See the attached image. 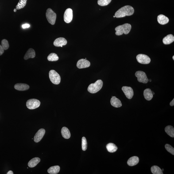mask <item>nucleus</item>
Instances as JSON below:
<instances>
[{
    "mask_svg": "<svg viewBox=\"0 0 174 174\" xmlns=\"http://www.w3.org/2000/svg\"><path fill=\"white\" fill-rule=\"evenodd\" d=\"M134 13V9L130 6H125L119 9L115 13V16L117 18H121L125 16H130Z\"/></svg>",
    "mask_w": 174,
    "mask_h": 174,
    "instance_id": "1",
    "label": "nucleus"
},
{
    "mask_svg": "<svg viewBox=\"0 0 174 174\" xmlns=\"http://www.w3.org/2000/svg\"><path fill=\"white\" fill-rule=\"evenodd\" d=\"M131 28V25L129 24L126 23L120 25L115 28V34L117 36L121 35L124 33L127 34L130 32Z\"/></svg>",
    "mask_w": 174,
    "mask_h": 174,
    "instance_id": "2",
    "label": "nucleus"
},
{
    "mask_svg": "<svg viewBox=\"0 0 174 174\" xmlns=\"http://www.w3.org/2000/svg\"><path fill=\"white\" fill-rule=\"evenodd\" d=\"M103 82L101 80H98L95 83H91L89 85L87 90L91 93L94 94L99 91L102 88Z\"/></svg>",
    "mask_w": 174,
    "mask_h": 174,
    "instance_id": "3",
    "label": "nucleus"
},
{
    "mask_svg": "<svg viewBox=\"0 0 174 174\" xmlns=\"http://www.w3.org/2000/svg\"><path fill=\"white\" fill-rule=\"evenodd\" d=\"M49 78L51 82L55 85H59L61 81L60 75L54 70H51L49 72Z\"/></svg>",
    "mask_w": 174,
    "mask_h": 174,
    "instance_id": "4",
    "label": "nucleus"
},
{
    "mask_svg": "<svg viewBox=\"0 0 174 174\" xmlns=\"http://www.w3.org/2000/svg\"><path fill=\"white\" fill-rule=\"evenodd\" d=\"M46 16L48 22L51 25H54L56 22V15L52 9L49 8L47 9L46 13Z\"/></svg>",
    "mask_w": 174,
    "mask_h": 174,
    "instance_id": "5",
    "label": "nucleus"
},
{
    "mask_svg": "<svg viewBox=\"0 0 174 174\" xmlns=\"http://www.w3.org/2000/svg\"><path fill=\"white\" fill-rule=\"evenodd\" d=\"M40 102L38 100L32 99L29 100L26 102V106L28 109H34L40 106Z\"/></svg>",
    "mask_w": 174,
    "mask_h": 174,
    "instance_id": "6",
    "label": "nucleus"
},
{
    "mask_svg": "<svg viewBox=\"0 0 174 174\" xmlns=\"http://www.w3.org/2000/svg\"><path fill=\"white\" fill-rule=\"evenodd\" d=\"M135 76L137 78L138 81L144 83H148L149 80L145 72L142 71H137L135 73Z\"/></svg>",
    "mask_w": 174,
    "mask_h": 174,
    "instance_id": "7",
    "label": "nucleus"
},
{
    "mask_svg": "<svg viewBox=\"0 0 174 174\" xmlns=\"http://www.w3.org/2000/svg\"><path fill=\"white\" fill-rule=\"evenodd\" d=\"M137 59L139 63L143 64H149L151 62V59L149 56L143 54L137 55Z\"/></svg>",
    "mask_w": 174,
    "mask_h": 174,
    "instance_id": "8",
    "label": "nucleus"
},
{
    "mask_svg": "<svg viewBox=\"0 0 174 174\" xmlns=\"http://www.w3.org/2000/svg\"><path fill=\"white\" fill-rule=\"evenodd\" d=\"M73 10L72 9L68 8L66 9L65 12L64 18V21L67 23H70L73 19Z\"/></svg>",
    "mask_w": 174,
    "mask_h": 174,
    "instance_id": "9",
    "label": "nucleus"
},
{
    "mask_svg": "<svg viewBox=\"0 0 174 174\" xmlns=\"http://www.w3.org/2000/svg\"><path fill=\"white\" fill-rule=\"evenodd\" d=\"M122 89L126 98L129 99H132L134 94L133 89L130 87L126 86L123 87Z\"/></svg>",
    "mask_w": 174,
    "mask_h": 174,
    "instance_id": "10",
    "label": "nucleus"
},
{
    "mask_svg": "<svg viewBox=\"0 0 174 174\" xmlns=\"http://www.w3.org/2000/svg\"><path fill=\"white\" fill-rule=\"evenodd\" d=\"M90 66V62L87 59H81L78 61L76 64L77 67L79 69L87 68Z\"/></svg>",
    "mask_w": 174,
    "mask_h": 174,
    "instance_id": "11",
    "label": "nucleus"
},
{
    "mask_svg": "<svg viewBox=\"0 0 174 174\" xmlns=\"http://www.w3.org/2000/svg\"><path fill=\"white\" fill-rule=\"evenodd\" d=\"M45 133V130L44 129H40L36 133L34 137L35 142L38 143L41 141Z\"/></svg>",
    "mask_w": 174,
    "mask_h": 174,
    "instance_id": "12",
    "label": "nucleus"
},
{
    "mask_svg": "<svg viewBox=\"0 0 174 174\" xmlns=\"http://www.w3.org/2000/svg\"><path fill=\"white\" fill-rule=\"evenodd\" d=\"M67 43V41L66 39L63 37H59L56 39L54 41L53 44L55 46L62 47Z\"/></svg>",
    "mask_w": 174,
    "mask_h": 174,
    "instance_id": "13",
    "label": "nucleus"
},
{
    "mask_svg": "<svg viewBox=\"0 0 174 174\" xmlns=\"http://www.w3.org/2000/svg\"><path fill=\"white\" fill-rule=\"evenodd\" d=\"M111 104L112 106L116 108H118L122 106V104L120 100L115 96L112 97L110 100Z\"/></svg>",
    "mask_w": 174,
    "mask_h": 174,
    "instance_id": "14",
    "label": "nucleus"
},
{
    "mask_svg": "<svg viewBox=\"0 0 174 174\" xmlns=\"http://www.w3.org/2000/svg\"><path fill=\"white\" fill-rule=\"evenodd\" d=\"M15 88L18 91H24L28 89L29 88V86L25 83H17L14 86Z\"/></svg>",
    "mask_w": 174,
    "mask_h": 174,
    "instance_id": "15",
    "label": "nucleus"
},
{
    "mask_svg": "<svg viewBox=\"0 0 174 174\" xmlns=\"http://www.w3.org/2000/svg\"><path fill=\"white\" fill-rule=\"evenodd\" d=\"M157 21L159 23L164 25L168 23L169 21V19L166 16L161 14L158 16Z\"/></svg>",
    "mask_w": 174,
    "mask_h": 174,
    "instance_id": "16",
    "label": "nucleus"
},
{
    "mask_svg": "<svg viewBox=\"0 0 174 174\" xmlns=\"http://www.w3.org/2000/svg\"><path fill=\"white\" fill-rule=\"evenodd\" d=\"M139 160L137 156H134L131 157L128 160L127 163L128 165L130 166H132L137 165L138 164Z\"/></svg>",
    "mask_w": 174,
    "mask_h": 174,
    "instance_id": "17",
    "label": "nucleus"
},
{
    "mask_svg": "<svg viewBox=\"0 0 174 174\" xmlns=\"http://www.w3.org/2000/svg\"><path fill=\"white\" fill-rule=\"evenodd\" d=\"M35 56V52L34 50L31 48H29L24 56V59L25 60H27L30 58H34Z\"/></svg>",
    "mask_w": 174,
    "mask_h": 174,
    "instance_id": "18",
    "label": "nucleus"
},
{
    "mask_svg": "<svg viewBox=\"0 0 174 174\" xmlns=\"http://www.w3.org/2000/svg\"><path fill=\"white\" fill-rule=\"evenodd\" d=\"M144 95L145 99L148 101L151 100L153 97L152 92L151 90L149 88L146 89L144 90Z\"/></svg>",
    "mask_w": 174,
    "mask_h": 174,
    "instance_id": "19",
    "label": "nucleus"
},
{
    "mask_svg": "<svg viewBox=\"0 0 174 174\" xmlns=\"http://www.w3.org/2000/svg\"><path fill=\"white\" fill-rule=\"evenodd\" d=\"M163 41L164 44H171L174 41V36L172 34L168 35L163 38Z\"/></svg>",
    "mask_w": 174,
    "mask_h": 174,
    "instance_id": "20",
    "label": "nucleus"
},
{
    "mask_svg": "<svg viewBox=\"0 0 174 174\" xmlns=\"http://www.w3.org/2000/svg\"><path fill=\"white\" fill-rule=\"evenodd\" d=\"M61 133L62 136L64 138L68 139L71 137L70 133L67 127H64L61 129Z\"/></svg>",
    "mask_w": 174,
    "mask_h": 174,
    "instance_id": "21",
    "label": "nucleus"
},
{
    "mask_svg": "<svg viewBox=\"0 0 174 174\" xmlns=\"http://www.w3.org/2000/svg\"><path fill=\"white\" fill-rule=\"evenodd\" d=\"M40 161V159L38 157H35L30 160L28 163V165L30 168H33L35 167Z\"/></svg>",
    "mask_w": 174,
    "mask_h": 174,
    "instance_id": "22",
    "label": "nucleus"
},
{
    "mask_svg": "<svg viewBox=\"0 0 174 174\" xmlns=\"http://www.w3.org/2000/svg\"><path fill=\"white\" fill-rule=\"evenodd\" d=\"M60 167L58 165L51 167L48 170V173L50 174H56L60 171Z\"/></svg>",
    "mask_w": 174,
    "mask_h": 174,
    "instance_id": "23",
    "label": "nucleus"
},
{
    "mask_svg": "<svg viewBox=\"0 0 174 174\" xmlns=\"http://www.w3.org/2000/svg\"><path fill=\"white\" fill-rule=\"evenodd\" d=\"M106 148L109 152L112 153L115 152L118 149L117 146L115 144L112 143L108 144L106 146Z\"/></svg>",
    "mask_w": 174,
    "mask_h": 174,
    "instance_id": "24",
    "label": "nucleus"
},
{
    "mask_svg": "<svg viewBox=\"0 0 174 174\" xmlns=\"http://www.w3.org/2000/svg\"><path fill=\"white\" fill-rule=\"evenodd\" d=\"M165 131L169 136L172 137H174V128L173 126L168 125L165 128Z\"/></svg>",
    "mask_w": 174,
    "mask_h": 174,
    "instance_id": "25",
    "label": "nucleus"
},
{
    "mask_svg": "<svg viewBox=\"0 0 174 174\" xmlns=\"http://www.w3.org/2000/svg\"><path fill=\"white\" fill-rule=\"evenodd\" d=\"M151 171L153 174H163L162 171L159 167L157 166H153L151 168Z\"/></svg>",
    "mask_w": 174,
    "mask_h": 174,
    "instance_id": "26",
    "label": "nucleus"
},
{
    "mask_svg": "<svg viewBox=\"0 0 174 174\" xmlns=\"http://www.w3.org/2000/svg\"><path fill=\"white\" fill-rule=\"evenodd\" d=\"M48 59L49 61H56L59 60V57L56 54L51 53L48 56Z\"/></svg>",
    "mask_w": 174,
    "mask_h": 174,
    "instance_id": "27",
    "label": "nucleus"
},
{
    "mask_svg": "<svg viewBox=\"0 0 174 174\" xmlns=\"http://www.w3.org/2000/svg\"><path fill=\"white\" fill-rule=\"evenodd\" d=\"M27 0H20L16 6V9H20L25 7L26 4Z\"/></svg>",
    "mask_w": 174,
    "mask_h": 174,
    "instance_id": "28",
    "label": "nucleus"
},
{
    "mask_svg": "<svg viewBox=\"0 0 174 174\" xmlns=\"http://www.w3.org/2000/svg\"><path fill=\"white\" fill-rule=\"evenodd\" d=\"M111 1L112 0H98V3L100 6H104L108 5Z\"/></svg>",
    "mask_w": 174,
    "mask_h": 174,
    "instance_id": "29",
    "label": "nucleus"
},
{
    "mask_svg": "<svg viewBox=\"0 0 174 174\" xmlns=\"http://www.w3.org/2000/svg\"><path fill=\"white\" fill-rule=\"evenodd\" d=\"M87 143L86 137H83L82 139V148L83 151H85L87 149Z\"/></svg>",
    "mask_w": 174,
    "mask_h": 174,
    "instance_id": "30",
    "label": "nucleus"
},
{
    "mask_svg": "<svg viewBox=\"0 0 174 174\" xmlns=\"http://www.w3.org/2000/svg\"><path fill=\"white\" fill-rule=\"evenodd\" d=\"M1 46L4 50H6L9 48V43L7 40H3L1 41Z\"/></svg>",
    "mask_w": 174,
    "mask_h": 174,
    "instance_id": "31",
    "label": "nucleus"
},
{
    "mask_svg": "<svg viewBox=\"0 0 174 174\" xmlns=\"http://www.w3.org/2000/svg\"><path fill=\"white\" fill-rule=\"evenodd\" d=\"M165 147L167 151L172 154V155H174V149L173 147L168 144H166L165 145Z\"/></svg>",
    "mask_w": 174,
    "mask_h": 174,
    "instance_id": "32",
    "label": "nucleus"
},
{
    "mask_svg": "<svg viewBox=\"0 0 174 174\" xmlns=\"http://www.w3.org/2000/svg\"><path fill=\"white\" fill-rule=\"evenodd\" d=\"M30 27V25L29 24H24L22 25V28L24 29L29 28Z\"/></svg>",
    "mask_w": 174,
    "mask_h": 174,
    "instance_id": "33",
    "label": "nucleus"
},
{
    "mask_svg": "<svg viewBox=\"0 0 174 174\" xmlns=\"http://www.w3.org/2000/svg\"><path fill=\"white\" fill-rule=\"evenodd\" d=\"M4 50L3 48H2V47L1 45H0V56H1V55L3 54L4 53Z\"/></svg>",
    "mask_w": 174,
    "mask_h": 174,
    "instance_id": "34",
    "label": "nucleus"
},
{
    "mask_svg": "<svg viewBox=\"0 0 174 174\" xmlns=\"http://www.w3.org/2000/svg\"><path fill=\"white\" fill-rule=\"evenodd\" d=\"M170 105L171 106H174V99H173L172 101L170 103Z\"/></svg>",
    "mask_w": 174,
    "mask_h": 174,
    "instance_id": "35",
    "label": "nucleus"
},
{
    "mask_svg": "<svg viewBox=\"0 0 174 174\" xmlns=\"http://www.w3.org/2000/svg\"><path fill=\"white\" fill-rule=\"evenodd\" d=\"M13 173H13V172H12V171H9V172H7V174H13Z\"/></svg>",
    "mask_w": 174,
    "mask_h": 174,
    "instance_id": "36",
    "label": "nucleus"
},
{
    "mask_svg": "<svg viewBox=\"0 0 174 174\" xmlns=\"http://www.w3.org/2000/svg\"><path fill=\"white\" fill-rule=\"evenodd\" d=\"M14 12H16L17 11V9H14Z\"/></svg>",
    "mask_w": 174,
    "mask_h": 174,
    "instance_id": "37",
    "label": "nucleus"
},
{
    "mask_svg": "<svg viewBox=\"0 0 174 174\" xmlns=\"http://www.w3.org/2000/svg\"><path fill=\"white\" fill-rule=\"evenodd\" d=\"M152 94H153H153H154V92H152Z\"/></svg>",
    "mask_w": 174,
    "mask_h": 174,
    "instance_id": "38",
    "label": "nucleus"
},
{
    "mask_svg": "<svg viewBox=\"0 0 174 174\" xmlns=\"http://www.w3.org/2000/svg\"><path fill=\"white\" fill-rule=\"evenodd\" d=\"M172 59H173V60H174V56H173V57H172Z\"/></svg>",
    "mask_w": 174,
    "mask_h": 174,
    "instance_id": "39",
    "label": "nucleus"
},
{
    "mask_svg": "<svg viewBox=\"0 0 174 174\" xmlns=\"http://www.w3.org/2000/svg\"><path fill=\"white\" fill-rule=\"evenodd\" d=\"M162 170V172H163V171H164V169H163Z\"/></svg>",
    "mask_w": 174,
    "mask_h": 174,
    "instance_id": "40",
    "label": "nucleus"
},
{
    "mask_svg": "<svg viewBox=\"0 0 174 174\" xmlns=\"http://www.w3.org/2000/svg\"><path fill=\"white\" fill-rule=\"evenodd\" d=\"M114 17H115V16H114Z\"/></svg>",
    "mask_w": 174,
    "mask_h": 174,
    "instance_id": "41",
    "label": "nucleus"
}]
</instances>
